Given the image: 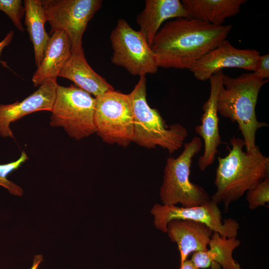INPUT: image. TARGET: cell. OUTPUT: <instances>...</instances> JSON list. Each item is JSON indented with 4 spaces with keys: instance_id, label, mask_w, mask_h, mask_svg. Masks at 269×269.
<instances>
[{
    "instance_id": "obj_21",
    "label": "cell",
    "mask_w": 269,
    "mask_h": 269,
    "mask_svg": "<svg viewBox=\"0 0 269 269\" xmlns=\"http://www.w3.org/2000/svg\"><path fill=\"white\" fill-rule=\"evenodd\" d=\"M28 159L26 153L23 150L20 157L15 161L6 164H0V185L6 188L12 195L21 196L23 189L20 186L7 179V175L18 168Z\"/></svg>"
},
{
    "instance_id": "obj_20",
    "label": "cell",
    "mask_w": 269,
    "mask_h": 269,
    "mask_svg": "<svg viewBox=\"0 0 269 269\" xmlns=\"http://www.w3.org/2000/svg\"><path fill=\"white\" fill-rule=\"evenodd\" d=\"M241 242L237 237L227 238L214 232L212 234L206 251L212 263L211 269H242L234 259V250L239 247Z\"/></svg>"
},
{
    "instance_id": "obj_17",
    "label": "cell",
    "mask_w": 269,
    "mask_h": 269,
    "mask_svg": "<svg viewBox=\"0 0 269 269\" xmlns=\"http://www.w3.org/2000/svg\"><path fill=\"white\" fill-rule=\"evenodd\" d=\"M58 77L72 81L75 86L95 98L114 89L104 78L91 67L84 54L72 53Z\"/></svg>"
},
{
    "instance_id": "obj_4",
    "label": "cell",
    "mask_w": 269,
    "mask_h": 269,
    "mask_svg": "<svg viewBox=\"0 0 269 269\" xmlns=\"http://www.w3.org/2000/svg\"><path fill=\"white\" fill-rule=\"evenodd\" d=\"M129 94L134 115L133 142L149 149L159 146L169 153L181 148L188 135L187 130L179 124L168 126L158 110L149 106L146 99L145 76L139 77Z\"/></svg>"
},
{
    "instance_id": "obj_25",
    "label": "cell",
    "mask_w": 269,
    "mask_h": 269,
    "mask_svg": "<svg viewBox=\"0 0 269 269\" xmlns=\"http://www.w3.org/2000/svg\"><path fill=\"white\" fill-rule=\"evenodd\" d=\"M190 261L199 269L209 268L212 265L207 255L206 251L193 253Z\"/></svg>"
},
{
    "instance_id": "obj_9",
    "label": "cell",
    "mask_w": 269,
    "mask_h": 269,
    "mask_svg": "<svg viewBox=\"0 0 269 269\" xmlns=\"http://www.w3.org/2000/svg\"><path fill=\"white\" fill-rule=\"evenodd\" d=\"M113 49L112 62L134 76L155 73L157 67L150 45L139 30L119 19L110 34Z\"/></svg>"
},
{
    "instance_id": "obj_13",
    "label": "cell",
    "mask_w": 269,
    "mask_h": 269,
    "mask_svg": "<svg viewBox=\"0 0 269 269\" xmlns=\"http://www.w3.org/2000/svg\"><path fill=\"white\" fill-rule=\"evenodd\" d=\"M58 85L57 79H50L39 85L36 91L21 101L0 104V135L14 138L10 128L11 123L35 112H51Z\"/></svg>"
},
{
    "instance_id": "obj_1",
    "label": "cell",
    "mask_w": 269,
    "mask_h": 269,
    "mask_svg": "<svg viewBox=\"0 0 269 269\" xmlns=\"http://www.w3.org/2000/svg\"><path fill=\"white\" fill-rule=\"evenodd\" d=\"M232 25H215L191 17L166 22L151 48L157 67L189 70L198 60L227 39Z\"/></svg>"
},
{
    "instance_id": "obj_24",
    "label": "cell",
    "mask_w": 269,
    "mask_h": 269,
    "mask_svg": "<svg viewBox=\"0 0 269 269\" xmlns=\"http://www.w3.org/2000/svg\"><path fill=\"white\" fill-rule=\"evenodd\" d=\"M253 73L258 78L268 80L269 78V55H260Z\"/></svg>"
},
{
    "instance_id": "obj_15",
    "label": "cell",
    "mask_w": 269,
    "mask_h": 269,
    "mask_svg": "<svg viewBox=\"0 0 269 269\" xmlns=\"http://www.w3.org/2000/svg\"><path fill=\"white\" fill-rule=\"evenodd\" d=\"M179 17H189L181 1L146 0L143 10L136 17V22L139 30L151 46L162 24L168 19Z\"/></svg>"
},
{
    "instance_id": "obj_16",
    "label": "cell",
    "mask_w": 269,
    "mask_h": 269,
    "mask_svg": "<svg viewBox=\"0 0 269 269\" xmlns=\"http://www.w3.org/2000/svg\"><path fill=\"white\" fill-rule=\"evenodd\" d=\"M71 54V45L67 34L62 30L51 34L42 60L33 75L34 86H39L50 79H57Z\"/></svg>"
},
{
    "instance_id": "obj_19",
    "label": "cell",
    "mask_w": 269,
    "mask_h": 269,
    "mask_svg": "<svg viewBox=\"0 0 269 269\" xmlns=\"http://www.w3.org/2000/svg\"><path fill=\"white\" fill-rule=\"evenodd\" d=\"M23 3L24 23L33 44L35 64L37 67L42 60L50 38L44 28L47 20L41 0H25Z\"/></svg>"
},
{
    "instance_id": "obj_7",
    "label": "cell",
    "mask_w": 269,
    "mask_h": 269,
    "mask_svg": "<svg viewBox=\"0 0 269 269\" xmlns=\"http://www.w3.org/2000/svg\"><path fill=\"white\" fill-rule=\"evenodd\" d=\"M95 98L96 133L105 142L128 146L134 135V115L129 94L114 89Z\"/></svg>"
},
{
    "instance_id": "obj_6",
    "label": "cell",
    "mask_w": 269,
    "mask_h": 269,
    "mask_svg": "<svg viewBox=\"0 0 269 269\" xmlns=\"http://www.w3.org/2000/svg\"><path fill=\"white\" fill-rule=\"evenodd\" d=\"M96 98L70 85H58L50 125L63 128L68 135L80 140L96 133L94 122Z\"/></svg>"
},
{
    "instance_id": "obj_3",
    "label": "cell",
    "mask_w": 269,
    "mask_h": 269,
    "mask_svg": "<svg viewBox=\"0 0 269 269\" xmlns=\"http://www.w3.org/2000/svg\"><path fill=\"white\" fill-rule=\"evenodd\" d=\"M268 80L253 72L232 77L224 74L218 98V112L222 116L238 124L243 136L246 152L256 151V135L258 129L268 127L257 120L256 107L261 89Z\"/></svg>"
},
{
    "instance_id": "obj_12",
    "label": "cell",
    "mask_w": 269,
    "mask_h": 269,
    "mask_svg": "<svg viewBox=\"0 0 269 269\" xmlns=\"http://www.w3.org/2000/svg\"><path fill=\"white\" fill-rule=\"evenodd\" d=\"M224 74L222 70L219 71L209 79L210 95L202 107L204 112L201 118V124L195 129V132L203 139L204 143L203 153L198 160L201 171H204L214 162L218 147L222 143L219 130L218 98Z\"/></svg>"
},
{
    "instance_id": "obj_28",
    "label": "cell",
    "mask_w": 269,
    "mask_h": 269,
    "mask_svg": "<svg viewBox=\"0 0 269 269\" xmlns=\"http://www.w3.org/2000/svg\"><path fill=\"white\" fill-rule=\"evenodd\" d=\"M180 269H199L196 267L190 260H186L180 265Z\"/></svg>"
},
{
    "instance_id": "obj_10",
    "label": "cell",
    "mask_w": 269,
    "mask_h": 269,
    "mask_svg": "<svg viewBox=\"0 0 269 269\" xmlns=\"http://www.w3.org/2000/svg\"><path fill=\"white\" fill-rule=\"evenodd\" d=\"M156 228L166 233L168 223L173 220H189L203 223L221 236L237 237L239 224L230 218L223 220L218 205L211 199L199 206L184 207L155 203L150 211Z\"/></svg>"
},
{
    "instance_id": "obj_14",
    "label": "cell",
    "mask_w": 269,
    "mask_h": 269,
    "mask_svg": "<svg viewBox=\"0 0 269 269\" xmlns=\"http://www.w3.org/2000/svg\"><path fill=\"white\" fill-rule=\"evenodd\" d=\"M166 233L176 243L180 255V265L191 253L206 251L212 230L205 224L189 220L175 219L167 225Z\"/></svg>"
},
{
    "instance_id": "obj_18",
    "label": "cell",
    "mask_w": 269,
    "mask_h": 269,
    "mask_svg": "<svg viewBox=\"0 0 269 269\" xmlns=\"http://www.w3.org/2000/svg\"><path fill=\"white\" fill-rule=\"evenodd\" d=\"M245 0H183L189 17L222 25L226 19L239 13Z\"/></svg>"
},
{
    "instance_id": "obj_23",
    "label": "cell",
    "mask_w": 269,
    "mask_h": 269,
    "mask_svg": "<svg viewBox=\"0 0 269 269\" xmlns=\"http://www.w3.org/2000/svg\"><path fill=\"white\" fill-rule=\"evenodd\" d=\"M22 3L21 0H0V10L8 16L18 30L24 31L21 19L25 13V9Z\"/></svg>"
},
{
    "instance_id": "obj_22",
    "label": "cell",
    "mask_w": 269,
    "mask_h": 269,
    "mask_svg": "<svg viewBox=\"0 0 269 269\" xmlns=\"http://www.w3.org/2000/svg\"><path fill=\"white\" fill-rule=\"evenodd\" d=\"M246 200L251 210L269 203V176L246 192Z\"/></svg>"
},
{
    "instance_id": "obj_27",
    "label": "cell",
    "mask_w": 269,
    "mask_h": 269,
    "mask_svg": "<svg viewBox=\"0 0 269 269\" xmlns=\"http://www.w3.org/2000/svg\"><path fill=\"white\" fill-rule=\"evenodd\" d=\"M43 261V257L42 255H35L34 257L33 265L30 269H38L40 264Z\"/></svg>"
},
{
    "instance_id": "obj_8",
    "label": "cell",
    "mask_w": 269,
    "mask_h": 269,
    "mask_svg": "<svg viewBox=\"0 0 269 269\" xmlns=\"http://www.w3.org/2000/svg\"><path fill=\"white\" fill-rule=\"evenodd\" d=\"M50 34L58 30L68 35L72 53L84 54L82 37L89 21L101 8V0H41Z\"/></svg>"
},
{
    "instance_id": "obj_11",
    "label": "cell",
    "mask_w": 269,
    "mask_h": 269,
    "mask_svg": "<svg viewBox=\"0 0 269 269\" xmlns=\"http://www.w3.org/2000/svg\"><path fill=\"white\" fill-rule=\"evenodd\" d=\"M261 54L256 49H239L227 39L208 52L189 69L198 80H209L226 68H237L253 72Z\"/></svg>"
},
{
    "instance_id": "obj_5",
    "label": "cell",
    "mask_w": 269,
    "mask_h": 269,
    "mask_svg": "<svg viewBox=\"0 0 269 269\" xmlns=\"http://www.w3.org/2000/svg\"><path fill=\"white\" fill-rule=\"evenodd\" d=\"M184 149L176 158H167L159 196L163 205L190 207L202 205L210 200L202 187L190 181V168L194 156L201 149L202 142L194 137L184 143Z\"/></svg>"
},
{
    "instance_id": "obj_26",
    "label": "cell",
    "mask_w": 269,
    "mask_h": 269,
    "mask_svg": "<svg viewBox=\"0 0 269 269\" xmlns=\"http://www.w3.org/2000/svg\"><path fill=\"white\" fill-rule=\"evenodd\" d=\"M14 35V32L12 30H10L6 34L3 39L0 42V55L2 52L3 49L6 46H7L11 42ZM0 63L3 65V66H6V63L0 60Z\"/></svg>"
},
{
    "instance_id": "obj_2",
    "label": "cell",
    "mask_w": 269,
    "mask_h": 269,
    "mask_svg": "<svg viewBox=\"0 0 269 269\" xmlns=\"http://www.w3.org/2000/svg\"><path fill=\"white\" fill-rule=\"evenodd\" d=\"M231 148L224 157L218 156L214 184L216 192L210 199L217 204L223 203L225 211L229 205L249 190L269 176V158L259 147L253 153L243 150V138H230Z\"/></svg>"
}]
</instances>
